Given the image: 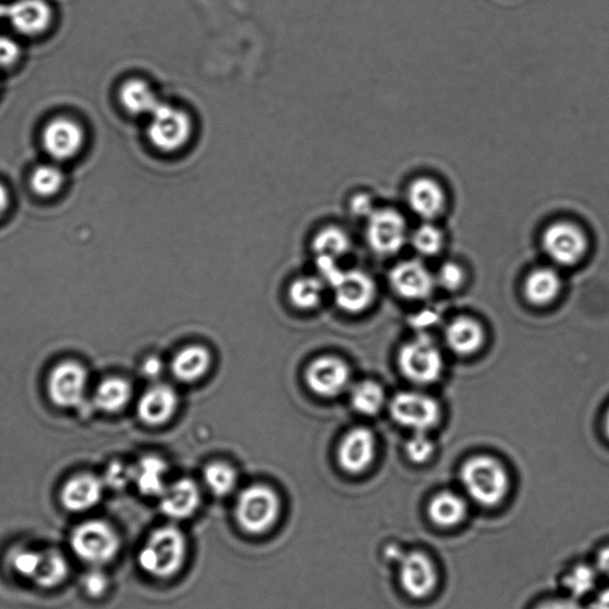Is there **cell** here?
<instances>
[{
	"label": "cell",
	"instance_id": "1",
	"mask_svg": "<svg viewBox=\"0 0 609 609\" xmlns=\"http://www.w3.org/2000/svg\"><path fill=\"white\" fill-rule=\"evenodd\" d=\"M187 542L177 526L156 529L138 554V564L144 573L155 579H169L184 567Z\"/></svg>",
	"mask_w": 609,
	"mask_h": 609
},
{
	"label": "cell",
	"instance_id": "2",
	"mask_svg": "<svg viewBox=\"0 0 609 609\" xmlns=\"http://www.w3.org/2000/svg\"><path fill=\"white\" fill-rule=\"evenodd\" d=\"M461 480L469 497L485 507L499 505L510 489L506 469L489 456H475L464 463Z\"/></svg>",
	"mask_w": 609,
	"mask_h": 609
},
{
	"label": "cell",
	"instance_id": "3",
	"mask_svg": "<svg viewBox=\"0 0 609 609\" xmlns=\"http://www.w3.org/2000/svg\"><path fill=\"white\" fill-rule=\"evenodd\" d=\"M281 501L274 489L253 485L243 489L236 502L238 525L250 535H262L278 523Z\"/></svg>",
	"mask_w": 609,
	"mask_h": 609
},
{
	"label": "cell",
	"instance_id": "4",
	"mask_svg": "<svg viewBox=\"0 0 609 609\" xmlns=\"http://www.w3.org/2000/svg\"><path fill=\"white\" fill-rule=\"evenodd\" d=\"M398 363L407 380L418 385H430L443 373V357L428 335H420L399 351Z\"/></svg>",
	"mask_w": 609,
	"mask_h": 609
},
{
	"label": "cell",
	"instance_id": "5",
	"mask_svg": "<svg viewBox=\"0 0 609 609\" xmlns=\"http://www.w3.org/2000/svg\"><path fill=\"white\" fill-rule=\"evenodd\" d=\"M148 135L156 148L177 152L191 140V118L184 110L160 103L150 115Z\"/></svg>",
	"mask_w": 609,
	"mask_h": 609
},
{
	"label": "cell",
	"instance_id": "6",
	"mask_svg": "<svg viewBox=\"0 0 609 609\" xmlns=\"http://www.w3.org/2000/svg\"><path fill=\"white\" fill-rule=\"evenodd\" d=\"M71 545L80 560L94 565L108 563L117 555L119 539L102 520H91L74 530Z\"/></svg>",
	"mask_w": 609,
	"mask_h": 609
},
{
	"label": "cell",
	"instance_id": "7",
	"mask_svg": "<svg viewBox=\"0 0 609 609\" xmlns=\"http://www.w3.org/2000/svg\"><path fill=\"white\" fill-rule=\"evenodd\" d=\"M389 412L395 423L416 432H425L441 419V407L429 395L417 392H401L389 404Z\"/></svg>",
	"mask_w": 609,
	"mask_h": 609
},
{
	"label": "cell",
	"instance_id": "8",
	"mask_svg": "<svg viewBox=\"0 0 609 609\" xmlns=\"http://www.w3.org/2000/svg\"><path fill=\"white\" fill-rule=\"evenodd\" d=\"M542 244L546 255L561 266L576 265L588 248L585 232L570 222H557L548 226Z\"/></svg>",
	"mask_w": 609,
	"mask_h": 609
},
{
	"label": "cell",
	"instance_id": "9",
	"mask_svg": "<svg viewBox=\"0 0 609 609\" xmlns=\"http://www.w3.org/2000/svg\"><path fill=\"white\" fill-rule=\"evenodd\" d=\"M367 241L376 254H397L407 241L405 218L392 209L374 210L368 217Z\"/></svg>",
	"mask_w": 609,
	"mask_h": 609
},
{
	"label": "cell",
	"instance_id": "10",
	"mask_svg": "<svg viewBox=\"0 0 609 609\" xmlns=\"http://www.w3.org/2000/svg\"><path fill=\"white\" fill-rule=\"evenodd\" d=\"M305 380L311 391L322 398H335L348 388L351 372L336 356H320L306 368Z\"/></svg>",
	"mask_w": 609,
	"mask_h": 609
},
{
	"label": "cell",
	"instance_id": "11",
	"mask_svg": "<svg viewBox=\"0 0 609 609\" xmlns=\"http://www.w3.org/2000/svg\"><path fill=\"white\" fill-rule=\"evenodd\" d=\"M89 374L84 366L74 361L62 362L50 373V399L60 407L77 406L84 400Z\"/></svg>",
	"mask_w": 609,
	"mask_h": 609
},
{
	"label": "cell",
	"instance_id": "12",
	"mask_svg": "<svg viewBox=\"0 0 609 609\" xmlns=\"http://www.w3.org/2000/svg\"><path fill=\"white\" fill-rule=\"evenodd\" d=\"M400 583L414 599H424L435 590L438 575L435 564L420 551L403 554L398 561Z\"/></svg>",
	"mask_w": 609,
	"mask_h": 609
},
{
	"label": "cell",
	"instance_id": "13",
	"mask_svg": "<svg viewBox=\"0 0 609 609\" xmlns=\"http://www.w3.org/2000/svg\"><path fill=\"white\" fill-rule=\"evenodd\" d=\"M376 442L374 433L366 428L350 430L339 443L337 460L344 472L357 475L372 466Z\"/></svg>",
	"mask_w": 609,
	"mask_h": 609
},
{
	"label": "cell",
	"instance_id": "14",
	"mask_svg": "<svg viewBox=\"0 0 609 609\" xmlns=\"http://www.w3.org/2000/svg\"><path fill=\"white\" fill-rule=\"evenodd\" d=\"M389 284L401 298L423 300L432 294L436 279L422 262L410 260L400 262L392 269Z\"/></svg>",
	"mask_w": 609,
	"mask_h": 609
},
{
	"label": "cell",
	"instance_id": "15",
	"mask_svg": "<svg viewBox=\"0 0 609 609\" xmlns=\"http://www.w3.org/2000/svg\"><path fill=\"white\" fill-rule=\"evenodd\" d=\"M339 309L348 313H361L373 304L376 294L374 281L361 271L343 272L334 287Z\"/></svg>",
	"mask_w": 609,
	"mask_h": 609
},
{
	"label": "cell",
	"instance_id": "16",
	"mask_svg": "<svg viewBox=\"0 0 609 609\" xmlns=\"http://www.w3.org/2000/svg\"><path fill=\"white\" fill-rule=\"evenodd\" d=\"M179 395L168 385L158 384L144 392L137 405L138 418L148 426L165 425L174 417Z\"/></svg>",
	"mask_w": 609,
	"mask_h": 609
},
{
	"label": "cell",
	"instance_id": "17",
	"mask_svg": "<svg viewBox=\"0 0 609 609\" xmlns=\"http://www.w3.org/2000/svg\"><path fill=\"white\" fill-rule=\"evenodd\" d=\"M407 204L414 215L431 222L441 216L447 206L443 187L431 178H418L407 188Z\"/></svg>",
	"mask_w": 609,
	"mask_h": 609
},
{
	"label": "cell",
	"instance_id": "18",
	"mask_svg": "<svg viewBox=\"0 0 609 609\" xmlns=\"http://www.w3.org/2000/svg\"><path fill=\"white\" fill-rule=\"evenodd\" d=\"M202 493L196 482L191 479H180L167 486L160 497L161 512L173 520H184L197 512Z\"/></svg>",
	"mask_w": 609,
	"mask_h": 609
},
{
	"label": "cell",
	"instance_id": "19",
	"mask_svg": "<svg viewBox=\"0 0 609 609\" xmlns=\"http://www.w3.org/2000/svg\"><path fill=\"white\" fill-rule=\"evenodd\" d=\"M83 142V130L77 123L66 118L55 119L43 133V144L56 160L71 159L79 152Z\"/></svg>",
	"mask_w": 609,
	"mask_h": 609
},
{
	"label": "cell",
	"instance_id": "20",
	"mask_svg": "<svg viewBox=\"0 0 609 609\" xmlns=\"http://www.w3.org/2000/svg\"><path fill=\"white\" fill-rule=\"evenodd\" d=\"M6 20L24 35H37L48 28L52 11L45 0H17L6 9Z\"/></svg>",
	"mask_w": 609,
	"mask_h": 609
},
{
	"label": "cell",
	"instance_id": "21",
	"mask_svg": "<svg viewBox=\"0 0 609 609\" xmlns=\"http://www.w3.org/2000/svg\"><path fill=\"white\" fill-rule=\"evenodd\" d=\"M103 481L91 474L74 476L62 488L61 501L68 511L83 512L96 506L102 498Z\"/></svg>",
	"mask_w": 609,
	"mask_h": 609
},
{
	"label": "cell",
	"instance_id": "22",
	"mask_svg": "<svg viewBox=\"0 0 609 609\" xmlns=\"http://www.w3.org/2000/svg\"><path fill=\"white\" fill-rule=\"evenodd\" d=\"M212 366L210 350L203 345H188L172 359L171 372L175 379L184 384H192L209 373Z\"/></svg>",
	"mask_w": 609,
	"mask_h": 609
},
{
	"label": "cell",
	"instance_id": "23",
	"mask_svg": "<svg viewBox=\"0 0 609 609\" xmlns=\"http://www.w3.org/2000/svg\"><path fill=\"white\" fill-rule=\"evenodd\" d=\"M485 341L482 326L474 319L458 318L445 330V342L450 350L461 356L476 353Z\"/></svg>",
	"mask_w": 609,
	"mask_h": 609
},
{
	"label": "cell",
	"instance_id": "24",
	"mask_svg": "<svg viewBox=\"0 0 609 609\" xmlns=\"http://www.w3.org/2000/svg\"><path fill=\"white\" fill-rule=\"evenodd\" d=\"M167 463L158 456H146L133 467V481L147 497H161L166 491Z\"/></svg>",
	"mask_w": 609,
	"mask_h": 609
},
{
	"label": "cell",
	"instance_id": "25",
	"mask_svg": "<svg viewBox=\"0 0 609 609\" xmlns=\"http://www.w3.org/2000/svg\"><path fill=\"white\" fill-rule=\"evenodd\" d=\"M562 286L560 275L550 268L533 271L525 282L526 299L531 304L544 306L557 298Z\"/></svg>",
	"mask_w": 609,
	"mask_h": 609
},
{
	"label": "cell",
	"instance_id": "26",
	"mask_svg": "<svg viewBox=\"0 0 609 609\" xmlns=\"http://www.w3.org/2000/svg\"><path fill=\"white\" fill-rule=\"evenodd\" d=\"M466 501L454 492H442L429 505V516L433 523L442 527H452L467 516Z\"/></svg>",
	"mask_w": 609,
	"mask_h": 609
},
{
	"label": "cell",
	"instance_id": "27",
	"mask_svg": "<svg viewBox=\"0 0 609 609\" xmlns=\"http://www.w3.org/2000/svg\"><path fill=\"white\" fill-rule=\"evenodd\" d=\"M133 398V386L122 378L105 379L97 388L96 405L99 410L109 413L122 411Z\"/></svg>",
	"mask_w": 609,
	"mask_h": 609
},
{
	"label": "cell",
	"instance_id": "28",
	"mask_svg": "<svg viewBox=\"0 0 609 609\" xmlns=\"http://www.w3.org/2000/svg\"><path fill=\"white\" fill-rule=\"evenodd\" d=\"M121 102L128 112L133 115H152L160 105L152 87L143 80H130L122 87Z\"/></svg>",
	"mask_w": 609,
	"mask_h": 609
},
{
	"label": "cell",
	"instance_id": "29",
	"mask_svg": "<svg viewBox=\"0 0 609 609\" xmlns=\"http://www.w3.org/2000/svg\"><path fill=\"white\" fill-rule=\"evenodd\" d=\"M324 282L315 276L295 279L288 291L293 306L300 310H313L322 303Z\"/></svg>",
	"mask_w": 609,
	"mask_h": 609
},
{
	"label": "cell",
	"instance_id": "30",
	"mask_svg": "<svg viewBox=\"0 0 609 609\" xmlns=\"http://www.w3.org/2000/svg\"><path fill=\"white\" fill-rule=\"evenodd\" d=\"M68 564L65 557L56 550L41 552L39 567L33 577L37 586L53 588L66 579Z\"/></svg>",
	"mask_w": 609,
	"mask_h": 609
},
{
	"label": "cell",
	"instance_id": "31",
	"mask_svg": "<svg viewBox=\"0 0 609 609\" xmlns=\"http://www.w3.org/2000/svg\"><path fill=\"white\" fill-rule=\"evenodd\" d=\"M385 391L374 381H362L353 388L350 403L363 416H376L385 405Z\"/></svg>",
	"mask_w": 609,
	"mask_h": 609
},
{
	"label": "cell",
	"instance_id": "32",
	"mask_svg": "<svg viewBox=\"0 0 609 609\" xmlns=\"http://www.w3.org/2000/svg\"><path fill=\"white\" fill-rule=\"evenodd\" d=\"M204 481L207 488L218 498L226 497L235 491L238 482L234 467L225 462H212L204 469Z\"/></svg>",
	"mask_w": 609,
	"mask_h": 609
},
{
	"label": "cell",
	"instance_id": "33",
	"mask_svg": "<svg viewBox=\"0 0 609 609\" xmlns=\"http://www.w3.org/2000/svg\"><path fill=\"white\" fill-rule=\"evenodd\" d=\"M350 246L348 235L338 228L324 229L313 240V250L317 256H328L336 260L347 254Z\"/></svg>",
	"mask_w": 609,
	"mask_h": 609
},
{
	"label": "cell",
	"instance_id": "34",
	"mask_svg": "<svg viewBox=\"0 0 609 609\" xmlns=\"http://www.w3.org/2000/svg\"><path fill=\"white\" fill-rule=\"evenodd\" d=\"M596 582H598V574L593 567L587 564L576 565L563 580L565 589L574 599H580L592 593Z\"/></svg>",
	"mask_w": 609,
	"mask_h": 609
},
{
	"label": "cell",
	"instance_id": "35",
	"mask_svg": "<svg viewBox=\"0 0 609 609\" xmlns=\"http://www.w3.org/2000/svg\"><path fill=\"white\" fill-rule=\"evenodd\" d=\"M412 246L423 256L437 255L443 248V234L430 222L420 225L412 235Z\"/></svg>",
	"mask_w": 609,
	"mask_h": 609
},
{
	"label": "cell",
	"instance_id": "36",
	"mask_svg": "<svg viewBox=\"0 0 609 609\" xmlns=\"http://www.w3.org/2000/svg\"><path fill=\"white\" fill-rule=\"evenodd\" d=\"M64 182V175L54 166H40L31 175V187L42 197L53 196Z\"/></svg>",
	"mask_w": 609,
	"mask_h": 609
},
{
	"label": "cell",
	"instance_id": "37",
	"mask_svg": "<svg viewBox=\"0 0 609 609\" xmlns=\"http://www.w3.org/2000/svg\"><path fill=\"white\" fill-rule=\"evenodd\" d=\"M406 455L416 464H423L430 460L435 452V444L425 435V432H416L406 443Z\"/></svg>",
	"mask_w": 609,
	"mask_h": 609
},
{
	"label": "cell",
	"instance_id": "38",
	"mask_svg": "<svg viewBox=\"0 0 609 609\" xmlns=\"http://www.w3.org/2000/svg\"><path fill=\"white\" fill-rule=\"evenodd\" d=\"M40 552L28 549L16 550L11 556V565L18 574L33 580L40 563Z\"/></svg>",
	"mask_w": 609,
	"mask_h": 609
},
{
	"label": "cell",
	"instance_id": "39",
	"mask_svg": "<svg viewBox=\"0 0 609 609\" xmlns=\"http://www.w3.org/2000/svg\"><path fill=\"white\" fill-rule=\"evenodd\" d=\"M464 281L463 269L455 262H447L439 269L436 282L445 290L454 292L460 288Z\"/></svg>",
	"mask_w": 609,
	"mask_h": 609
},
{
	"label": "cell",
	"instance_id": "40",
	"mask_svg": "<svg viewBox=\"0 0 609 609\" xmlns=\"http://www.w3.org/2000/svg\"><path fill=\"white\" fill-rule=\"evenodd\" d=\"M316 267L319 278L323 280L325 285L331 288L336 285V282L344 272L337 266V260L328 256H317Z\"/></svg>",
	"mask_w": 609,
	"mask_h": 609
},
{
	"label": "cell",
	"instance_id": "41",
	"mask_svg": "<svg viewBox=\"0 0 609 609\" xmlns=\"http://www.w3.org/2000/svg\"><path fill=\"white\" fill-rule=\"evenodd\" d=\"M108 585V577H106L102 571L93 570L84 577V588L86 593L93 596V598L102 596L106 592V589H108Z\"/></svg>",
	"mask_w": 609,
	"mask_h": 609
},
{
	"label": "cell",
	"instance_id": "42",
	"mask_svg": "<svg viewBox=\"0 0 609 609\" xmlns=\"http://www.w3.org/2000/svg\"><path fill=\"white\" fill-rule=\"evenodd\" d=\"M109 485L115 488H121L129 481H133V467L124 466L122 463H115L109 469L108 472Z\"/></svg>",
	"mask_w": 609,
	"mask_h": 609
},
{
	"label": "cell",
	"instance_id": "43",
	"mask_svg": "<svg viewBox=\"0 0 609 609\" xmlns=\"http://www.w3.org/2000/svg\"><path fill=\"white\" fill-rule=\"evenodd\" d=\"M18 56H20V48L17 43L8 37H0V68L15 64Z\"/></svg>",
	"mask_w": 609,
	"mask_h": 609
},
{
	"label": "cell",
	"instance_id": "44",
	"mask_svg": "<svg viewBox=\"0 0 609 609\" xmlns=\"http://www.w3.org/2000/svg\"><path fill=\"white\" fill-rule=\"evenodd\" d=\"M141 370L143 376H146L147 379L159 378L163 372V362L158 356L147 357L142 364Z\"/></svg>",
	"mask_w": 609,
	"mask_h": 609
},
{
	"label": "cell",
	"instance_id": "45",
	"mask_svg": "<svg viewBox=\"0 0 609 609\" xmlns=\"http://www.w3.org/2000/svg\"><path fill=\"white\" fill-rule=\"evenodd\" d=\"M537 609H585L580 604H577L575 600L571 599H558L544 602Z\"/></svg>",
	"mask_w": 609,
	"mask_h": 609
},
{
	"label": "cell",
	"instance_id": "46",
	"mask_svg": "<svg viewBox=\"0 0 609 609\" xmlns=\"http://www.w3.org/2000/svg\"><path fill=\"white\" fill-rule=\"evenodd\" d=\"M598 570L609 579V546L599 552L598 560H596Z\"/></svg>",
	"mask_w": 609,
	"mask_h": 609
},
{
	"label": "cell",
	"instance_id": "47",
	"mask_svg": "<svg viewBox=\"0 0 609 609\" xmlns=\"http://www.w3.org/2000/svg\"><path fill=\"white\" fill-rule=\"evenodd\" d=\"M592 609H609V587L596 596Z\"/></svg>",
	"mask_w": 609,
	"mask_h": 609
},
{
	"label": "cell",
	"instance_id": "48",
	"mask_svg": "<svg viewBox=\"0 0 609 609\" xmlns=\"http://www.w3.org/2000/svg\"><path fill=\"white\" fill-rule=\"evenodd\" d=\"M9 206V194L8 191L5 190L3 185H0V216H3V213L8 209Z\"/></svg>",
	"mask_w": 609,
	"mask_h": 609
},
{
	"label": "cell",
	"instance_id": "49",
	"mask_svg": "<svg viewBox=\"0 0 609 609\" xmlns=\"http://www.w3.org/2000/svg\"><path fill=\"white\" fill-rule=\"evenodd\" d=\"M605 429H606L607 437L609 438V411L607 412V417H606V422H605Z\"/></svg>",
	"mask_w": 609,
	"mask_h": 609
}]
</instances>
